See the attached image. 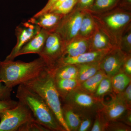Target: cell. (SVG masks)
I'll use <instances>...</instances> for the list:
<instances>
[{"instance_id": "obj_1", "label": "cell", "mask_w": 131, "mask_h": 131, "mask_svg": "<svg viewBox=\"0 0 131 131\" xmlns=\"http://www.w3.org/2000/svg\"><path fill=\"white\" fill-rule=\"evenodd\" d=\"M49 69L40 57L29 62L5 60L0 64V81L13 89L35 78Z\"/></svg>"}, {"instance_id": "obj_2", "label": "cell", "mask_w": 131, "mask_h": 131, "mask_svg": "<svg viewBox=\"0 0 131 131\" xmlns=\"http://www.w3.org/2000/svg\"><path fill=\"white\" fill-rule=\"evenodd\" d=\"M16 97L27 106L34 118L50 131H65L46 102L30 89L23 84L18 85Z\"/></svg>"}, {"instance_id": "obj_3", "label": "cell", "mask_w": 131, "mask_h": 131, "mask_svg": "<svg viewBox=\"0 0 131 131\" xmlns=\"http://www.w3.org/2000/svg\"><path fill=\"white\" fill-rule=\"evenodd\" d=\"M23 84L38 94L47 103L65 131H70L64 120L60 97L50 70L48 69L39 75Z\"/></svg>"}, {"instance_id": "obj_4", "label": "cell", "mask_w": 131, "mask_h": 131, "mask_svg": "<svg viewBox=\"0 0 131 131\" xmlns=\"http://www.w3.org/2000/svg\"><path fill=\"white\" fill-rule=\"evenodd\" d=\"M91 14L98 26L118 47L122 34L131 26V11L117 7L102 13Z\"/></svg>"}, {"instance_id": "obj_5", "label": "cell", "mask_w": 131, "mask_h": 131, "mask_svg": "<svg viewBox=\"0 0 131 131\" xmlns=\"http://www.w3.org/2000/svg\"><path fill=\"white\" fill-rule=\"evenodd\" d=\"M63 101L64 103L70 106L82 118L95 117L104 103L103 100L96 98L80 88L71 92Z\"/></svg>"}, {"instance_id": "obj_6", "label": "cell", "mask_w": 131, "mask_h": 131, "mask_svg": "<svg viewBox=\"0 0 131 131\" xmlns=\"http://www.w3.org/2000/svg\"><path fill=\"white\" fill-rule=\"evenodd\" d=\"M34 118L29 108L18 101L15 107L0 113V131H17L21 125Z\"/></svg>"}, {"instance_id": "obj_7", "label": "cell", "mask_w": 131, "mask_h": 131, "mask_svg": "<svg viewBox=\"0 0 131 131\" xmlns=\"http://www.w3.org/2000/svg\"><path fill=\"white\" fill-rule=\"evenodd\" d=\"M66 44L60 35L56 32L49 34L39 57L43 59L49 69L54 67L64 56Z\"/></svg>"}, {"instance_id": "obj_8", "label": "cell", "mask_w": 131, "mask_h": 131, "mask_svg": "<svg viewBox=\"0 0 131 131\" xmlns=\"http://www.w3.org/2000/svg\"><path fill=\"white\" fill-rule=\"evenodd\" d=\"M84 13V10L74 7L61 19L54 32L60 35L66 44L78 35Z\"/></svg>"}, {"instance_id": "obj_9", "label": "cell", "mask_w": 131, "mask_h": 131, "mask_svg": "<svg viewBox=\"0 0 131 131\" xmlns=\"http://www.w3.org/2000/svg\"><path fill=\"white\" fill-rule=\"evenodd\" d=\"M41 29L40 27L28 21L21 23L17 26L15 30L17 38L16 44L5 60L14 61L21 47L37 34Z\"/></svg>"}, {"instance_id": "obj_10", "label": "cell", "mask_w": 131, "mask_h": 131, "mask_svg": "<svg viewBox=\"0 0 131 131\" xmlns=\"http://www.w3.org/2000/svg\"><path fill=\"white\" fill-rule=\"evenodd\" d=\"M127 54L119 47H114L108 52L100 61L101 69L107 76L112 77L121 72Z\"/></svg>"}, {"instance_id": "obj_11", "label": "cell", "mask_w": 131, "mask_h": 131, "mask_svg": "<svg viewBox=\"0 0 131 131\" xmlns=\"http://www.w3.org/2000/svg\"><path fill=\"white\" fill-rule=\"evenodd\" d=\"M128 110L125 104L115 94L112 100L107 103L104 102L101 112L108 122L118 121Z\"/></svg>"}, {"instance_id": "obj_12", "label": "cell", "mask_w": 131, "mask_h": 131, "mask_svg": "<svg viewBox=\"0 0 131 131\" xmlns=\"http://www.w3.org/2000/svg\"><path fill=\"white\" fill-rule=\"evenodd\" d=\"M89 40L90 51H109L117 47L108 35L98 25Z\"/></svg>"}, {"instance_id": "obj_13", "label": "cell", "mask_w": 131, "mask_h": 131, "mask_svg": "<svg viewBox=\"0 0 131 131\" xmlns=\"http://www.w3.org/2000/svg\"><path fill=\"white\" fill-rule=\"evenodd\" d=\"M50 32L41 28L37 34L28 41L19 50L16 57L30 54L39 55L42 52Z\"/></svg>"}, {"instance_id": "obj_14", "label": "cell", "mask_w": 131, "mask_h": 131, "mask_svg": "<svg viewBox=\"0 0 131 131\" xmlns=\"http://www.w3.org/2000/svg\"><path fill=\"white\" fill-rule=\"evenodd\" d=\"M109 51H88L77 57H73L64 56L59 61L56 65L60 64L78 65L100 62Z\"/></svg>"}, {"instance_id": "obj_15", "label": "cell", "mask_w": 131, "mask_h": 131, "mask_svg": "<svg viewBox=\"0 0 131 131\" xmlns=\"http://www.w3.org/2000/svg\"><path fill=\"white\" fill-rule=\"evenodd\" d=\"M64 16L53 12H47L38 17H32L28 21L50 32H52L55 31Z\"/></svg>"}, {"instance_id": "obj_16", "label": "cell", "mask_w": 131, "mask_h": 131, "mask_svg": "<svg viewBox=\"0 0 131 131\" xmlns=\"http://www.w3.org/2000/svg\"><path fill=\"white\" fill-rule=\"evenodd\" d=\"M89 51V39L77 36L66 44L64 56L73 57Z\"/></svg>"}, {"instance_id": "obj_17", "label": "cell", "mask_w": 131, "mask_h": 131, "mask_svg": "<svg viewBox=\"0 0 131 131\" xmlns=\"http://www.w3.org/2000/svg\"><path fill=\"white\" fill-rule=\"evenodd\" d=\"M50 70L54 80L77 79L78 69L77 66L74 64H57Z\"/></svg>"}, {"instance_id": "obj_18", "label": "cell", "mask_w": 131, "mask_h": 131, "mask_svg": "<svg viewBox=\"0 0 131 131\" xmlns=\"http://www.w3.org/2000/svg\"><path fill=\"white\" fill-rule=\"evenodd\" d=\"M62 110L64 120L70 131H78L82 119L81 115L66 103L62 106Z\"/></svg>"}, {"instance_id": "obj_19", "label": "cell", "mask_w": 131, "mask_h": 131, "mask_svg": "<svg viewBox=\"0 0 131 131\" xmlns=\"http://www.w3.org/2000/svg\"><path fill=\"white\" fill-rule=\"evenodd\" d=\"M84 11V14L77 36L89 39L95 31L97 24L91 13Z\"/></svg>"}, {"instance_id": "obj_20", "label": "cell", "mask_w": 131, "mask_h": 131, "mask_svg": "<svg viewBox=\"0 0 131 131\" xmlns=\"http://www.w3.org/2000/svg\"><path fill=\"white\" fill-rule=\"evenodd\" d=\"M54 80L55 86L60 98L64 100L71 92L80 88L81 83L77 79H59Z\"/></svg>"}, {"instance_id": "obj_21", "label": "cell", "mask_w": 131, "mask_h": 131, "mask_svg": "<svg viewBox=\"0 0 131 131\" xmlns=\"http://www.w3.org/2000/svg\"><path fill=\"white\" fill-rule=\"evenodd\" d=\"M106 76L105 72L100 69L93 76L81 83L79 88L87 93L93 95L101 81Z\"/></svg>"}, {"instance_id": "obj_22", "label": "cell", "mask_w": 131, "mask_h": 131, "mask_svg": "<svg viewBox=\"0 0 131 131\" xmlns=\"http://www.w3.org/2000/svg\"><path fill=\"white\" fill-rule=\"evenodd\" d=\"M100 62L76 65L78 69L77 79L80 83L93 76L101 69Z\"/></svg>"}, {"instance_id": "obj_23", "label": "cell", "mask_w": 131, "mask_h": 131, "mask_svg": "<svg viewBox=\"0 0 131 131\" xmlns=\"http://www.w3.org/2000/svg\"><path fill=\"white\" fill-rule=\"evenodd\" d=\"M120 0H95L93 4L87 11L91 14L104 13L117 7Z\"/></svg>"}, {"instance_id": "obj_24", "label": "cell", "mask_w": 131, "mask_h": 131, "mask_svg": "<svg viewBox=\"0 0 131 131\" xmlns=\"http://www.w3.org/2000/svg\"><path fill=\"white\" fill-rule=\"evenodd\" d=\"M113 92L117 94L125 90L131 82V78L123 72H120L111 77Z\"/></svg>"}, {"instance_id": "obj_25", "label": "cell", "mask_w": 131, "mask_h": 131, "mask_svg": "<svg viewBox=\"0 0 131 131\" xmlns=\"http://www.w3.org/2000/svg\"><path fill=\"white\" fill-rule=\"evenodd\" d=\"M113 92L111 78L106 76L101 81L93 95L103 100L104 96Z\"/></svg>"}, {"instance_id": "obj_26", "label": "cell", "mask_w": 131, "mask_h": 131, "mask_svg": "<svg viewBox=\"0 0 131 131\" xmlns=\"http://www.w3.org/2000/svg\"><path fill=\"white\" fill-rule=\"evenodd\" d=\"M17 131H50L35 118L21 125Z\"/></svg>"}, {"instance_id": "obj_27", "label": "cell", "mask_w": 131, "mask_h": 131, "mask_svg": "<svg viewBox=\"0 0 131 131\" xmlns=\"http://www.w3.org/2000/svg\"><path fill=\"white\" fill-rule=\"evenodd\" d=\"M118 47L126 54H131V26L122 34Z\"/></svg>"}, {"instance_id": "obj_28", "label": "cell", "mask_w": 131, "mask_h": 131, "mask_svg": "<svg viewBox=\"0 0 131 131\" xmlns=\"http://www.w3.org/2000/svg\"><path fill=\"white\" fill-rule=\"evenodd\" d=\"M78 1V0H66L56 9L51 12L65 15L73 10Z\"/></svg>"}, {"instance_id": "obj_29", "label": "cell", "mask_w": 131, "mask_h": 131, "mask_svg": "<svg viewBox=\"0 0 131 131\" xmlns=\"http://www.w3.org/2000/svg\"><path fill=\"white\" fill-rule=\"evenodd\" d=\"M108 122L101 112L100 110L95 116V120L90 130L91 131H105L106 130Z\"/></svg>"}, {"instance_id": "obj_30", "label": "cell", "mask_w": 131, "mask_h": 131, "mask_svg": "<svg viewBox=\"0 0 131 131\" xmlns=\"http://www.w3.org/2000/svg\"><path fill=\"white\" fill-rule=\"evenodd\" d=\"M131 83L128 85L125 90L115 94L116 96L123 102L126 105L128 110L131 108Z\"/></svg>"}, {"instance_id": "obj_31", "label": "cell", "mask_w": 131, "mask_h": 131, "mask_svg": "<svg viewBox=\"0 0 131 131\" xmlns=\"http://www.w3.org/2000/svg\"><path fill=\"white\" fill-rule=\"evenodd\" d=\"M131 126L119 121L108 122L106 131H130Z\"/></svg>"}, {"instance_id": "obj_32", "label": "cell", "mask_w": 131, "mask_h": 131, "mask_svg": "<svg viewBox=\"0 0 131 131\" xmlns=\"http://www.w3.org/2000/svg\"><path fill=\"white\" fill-rule=\"evenodd\" d=\"M18 103L16 101L12 99L6 100H0V113L5 110L11 109L15 107Z\"/></svg>"}, {"instance_id": "obj_33", "label": "cell", "mask_w": 131, "mask_h": 131, "mask_svg": "<svg viewBox=\"0 0 131 131\" xmlns=\"http://www.w3.org/2000/svg\"><path fill=\"white\" fill-rule=\"evenodd\" d=\"M93 118L84 117L82 118L81 122L78 131L89 130L93 124Z\"/></svg>"}, {"instance_id": "obj_34", "label": "cell", "mask_w": 131, "mask_h": 131, "mask_svg": "<svg viewBox=\"0 0 131 131\" xmlns=\"http://www.w3.org/2000/svg\"><path fill=\"white\" fill-rule=\"evenodd\" d=\"M1 83L0 81V100L11 99V92L13 89L8 88L5 85L3 86Z\"/></svg>"}, {"instance_id": "obj_35", "label": "cell", "mask_w": 131, "mask_h": 131, "mask_svg": "<svg viewBox=\"0 0 131 131\" xmlns=\"http://www.w3.org/2000/svg\"><path fill=\"white\" fill-rule=\"evenodd\" d=\"M121 72H124L131 77V54H127Z\"/></svg>"}, {"instance_id": "obj_36", "label": "cell", "mask_w": 131, "mask_h": 131, "mask_svg": "<svg viewBox=\"0 0 131 131\" xmlns=\"http://www.w3.org/2000/svg\"><path fill=\"white\" fill-rule=\"evenodd\" d=\"M95 0H78L75 6L77 9L81 10H86L89 9L93 4Z\"/></svg>"}, {"instance_id": "obj_37", "label": "cell", "mask_w": 131, "mask_h": 131, "mask_svg": "<svg viewBox=\"0 0 131 131\" xmlns=\"http://www.w3.org/2000/svg\"><path fill=\"white\" fill-rule=\"evenodd\" d=\"M58 0H48V2L46 3L45 6L40 10L39 12L37 13L36 14L34 15L33 17H37L40 16L42 14L45 13L49 12L52 7L53 6L54 4L57 2Z\"/></svg>"}, {"instance_id": "obj_38", "label": "cell", "mask_w": 131, "mask_h": 131, "mask_svg": "<svg viewBox=\"0 0 131 131\" xmlns=\"http://www.w3.org/2000/svg\"><path fill=\"white\" fill-rule=\"evenodd\" d=\"M118 121H120L129 126H131V110H127Z\"/></svg>"}, {"instance_id": "obj_39", "label": "cell", "mask_w": 131, "mask_h": 131, "mask_svg": "<svg viewBox=\"0 0 131 131\" xmlns=\"http://www.w3.org/2000/svg\"><path fill=\"white\" fill-rule=\"evenodd\" d=\"M118 7L125 10L131 11V0H120Z\"/></svg>"}, {"instance_id": "obj_40", "label": "cell", "mask_w": 131, "mask_h": 131, "mask_svg": "<svg viewBox=\"0 0 131 131\" xmlns=\"http://www.w3.org/2000/svg\"><path fill=\"white\" fill-rule=\"evenodd\" d=\"M65 1H66V0H58V1L54 4L53 6L52 7L50 11L48 12H53L55 9H56L58 7Z\"/></svg>"}]
</instances>
